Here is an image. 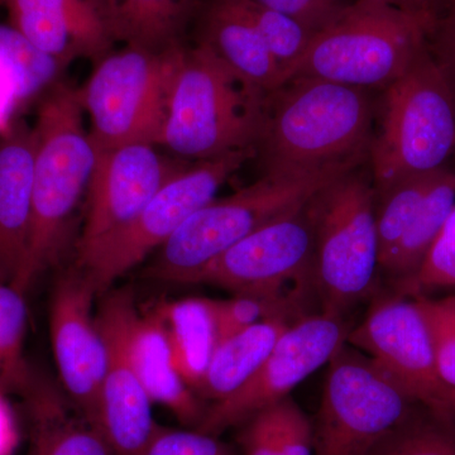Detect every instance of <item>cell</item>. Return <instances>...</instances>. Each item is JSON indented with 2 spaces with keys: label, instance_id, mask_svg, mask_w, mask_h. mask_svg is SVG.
<instances>
[{
  "label": "cell",
  "instance_id": "20",
  "mask_svg": "<svg viewBox=\"0 0 455 455\" xmlns=\"http://www.w3.org/2000/svg\"><path fill=\"white\" fill-rule=\"evenodd\" d=\"M132 358L152 403L166 406L180 423L196 429L208 406L179 373L166 331L155 310L137 320Z\"/></svg>",
  "mask_w": 455,
  "mask_h": 455
},
{
  "label": "cell",
  "instance_id": "10",
  "mask_svg": "<svg viewBox=\"0 0 455 455\" xmlns=\"http://www.w3.org/2000/svg\"><path fill=\"white\" fill-rule=\"evenodd\" d=\"M253 156L254 149H243L193 161L170 179L133 223L80 268L92 280L97 295L109 291L119 277L156 252L188 217L215 199L227 180Z\"/></svg>",
  "mask_w": 455,
  "mask_h": 455
},
{
  "label": "cell",
  "instance_id": "36",
  "mask_svg": "<svg viewBox=\"0 0 455 455\" xmlns=\"http://www.w3.org/2000/svg\"><path fill=\"white\" fill-rule=\"evenodd\" d=\"M447 7L434 16L427 47L443 76L447 80L455 103V0H445Z\"/></svg>",
  "mask_w": 455,
  "mask_h": 455
},
{
  "label": "cell",
  "instance_id": "34",
  "mask_svg": "<svg viewBox=\"0 0 455 455\" xmlns=\"http://www.w3.org/2000/svg\"><path fill=\"white\" fill-rule=\"evenodd\" d=\"M439 287H455V206L406 289L418 293Z\"/></svg>",
  "mask_w": 455,
  "mask_h": 455
},
{
  "label": "cell",
  "instance_id": "33",
  "mask_svg": "<svg viewBox=\"0 0 455 455\" xmlns=\"http://www.w3.org/2000/svg\"><path fill=\"white\" fill-rule=\"evenodd\" d=\"M415 301L430 331L440 377L455 395V296L430 299L418 293Z\"/></svg>",
  "mask_w": 455,
  "mask_h": 455
},
{
  "label": "cell",
  "instance_id": "37",
  "mask_svg": "<svg viewBox=\"0 0 455 455\" xmlns=\"http://www.w3.org/2000/svg\"><path fill=\"white\" fill-rule=\"evenodd\" d=\"M252 2L293 17L315 33L328 25L344 7L340 0H252Z\"/></svg>",
  "mask_w": 455,
  "mask_h": 455
},
{
  "label": "cell",
  "instance_id": "30",
  "mask_svg": "<svg viewBox=\"0 0 455 455\" xmlns=\"http://www.w3.org/2000/svg\"><path fill=\"white\" fill-rule=\"evenodd\" d=\"M245 14L256 27L260 37L283 71V84L287 75L307 52L315 32L293 17L263 7L252 0H239Z\"/></svg>",
  "mask_w": 455,
  "mask_h": 455
},
{
  "label": "cell",
  "instance_id": "28",
  "mask_svg": "<svg viewBox=\"0 0 455 455\" xmlns=\"http://www.w3.org/2000/svg\"><path fill=\"white\" fill-rule=\"evenodd\" d=\"M438 171L400 180L381 193L376 194L379 269L388 262L398 242L411 226Z\"/></svg>",
  "mask_w": 455,
  "mask_h": 455
},
{
  "label": "cell",
  "instance_id": "25",
  "mask_svg": "<svg viewBox=\"0 0 455 455\" xmlns=\"http://www.w3.org/2000/svg\"><path fill=\"white\" fill-rule=\"evenodd\" d=\"M28 455H116L100 427L85 416L68 418L56 400L36 394L32 401Z\"/></svg>",
  "mask_w": 455,
  "mask_h": 455
},
{
  "label": "cell",
  "instance_id": "38",
  "mask_svg": "<svg viewBox=\"0 0 455 455\" xmlns=\"http://www.w3.org/2000/svg\"><path fill=\"white\" fill-rule=\"evenodd\" d=\"M18 444V429L13 411L0 391V455H12Z\"/></svg>",
  "mask_w": 455,
  "mask_h": 455
},
{
  "label": "cell",
  "instance_id": "21",
  "mask_svg": "<svg viewBox=\"0 0 455 455\" xmlns=\"http://www.w3.org/2000/svg\"><path fill=\"white\" fill-rule=\"evenodd\" d=\"M114 42L164 52L181 46L196 0H101Z\"/></svg>",
  "mask_w": 455,
  "mask_h": 455
},
{
  "label": "cell",
  "instance_id": "6",
  "mask_svg": "<svg viewBox=\"0 0 455 455\" xmlns=\"http://www.w3.org/2000/svg\"><path fill=\"white\" fill-rule=\"evenodd\" d=\"M385 90L381 127L368 149L376 194L443 169L455 149L454 98L429 47Z\"/></svg>",
  "mask_w": 455,
  "mask_h": 455
},
{
  "label": "cell",
  "instance_id": "3",
  "mask_svg": "<svg viewBox=\"0 0 455 455\" xmlns=\"http://www.w3.org/2000/svg\"><path fill=\"white\" fill-rule=\"evenodd\" d=\"M267 95L239 79L205 44L182 47L158 147L187 161L254 149Z\"/></svg>",
  "mask_w": 455,
  "mask_h": 455
},
{
  "label": "cell",
  "instance_id": "12",
  "mask_svg": "<svg viewBox=\"0 0 455 455\" xmlns=\"http://www.w3.org/2000/svg\"><path fill=\"white\" fill-rule=\"evenodd\" d=\"M347 343L372 359L416 403L455 424V395L440 377L430 331L415 299L377 302L350 329Z\"/></svg>",
  "mask_w": 455,
  "mask_h": 455
},
{
  "label": "cell",
  "instance_id": "35",
  "mask_svg": "<svg viewBox=\"0 0 455 455\" xmlns=\"http://www.w3.org/2000/svg\"><path fill=\"white\" fill-rule=\"evenodd\" d=\"M142 455H236L218 436L199 430L160 427Z\"/></svg>",
  "mask_w": 455,
  "mask_h": 455
},
{
  "label": "cell",
  "instance_id": "24",
  "mask_svg": "<svg viewBox=\"0 0 455 455\" xmlns=\"http://www.w3.org/2000/svg\"><path fill=\"white\" fill-rule=\"evenodd\" d=\"M454 206L455 172L443 167L435 173L411 226L382 267V271L403 283V289L414 280Z\"/></svg>",
  "mask_w": 455,
  "mask_h": 455
},
{
  "label": "cell",
  "instance_id": "16",
  "mask_svg": "<svg viewBox=\"0 0 455 455\" xmlns=\"http://www.w3.org/2000/svg\"><path fill=\"white\" fill-rule=\"evenodd\" d=\"M95 296L97 290L83 269L75 266L66 272L53 290L50 331L65 390L82 415L98 425L107 350L92 315Z\"/></svg>",
  "mask_w": 455,
  "mask_h": 455
},
{
  "label": "cell",
  "instance_id": "40",
  "mask_svg": "<svg viewBox=\"0 0 455 455\" xmlns=\"http://www.w3.org/2000/svg\"><path fill=\"white\" fill-rule=\"evenodd\" d=\"M440 2H445V0H434V5H435V11L436 8H438V3Z\"/></svg>",
  "mask_w": 455,
  "mask_h": 455
},
{
  "label": "cell",
  "instance_id": "19",
  "mask_svg": "<svg viewBox=\"0 0 455 455\" xmlns=\"http://www.w3.org/2000/svg\"><path fill=\"white\" fill-rule=\"evenodd\" d=\"M199 44L211 49L239 79L266 94L283 84L280 66L239 0H212Z\"/></svg>",
  "mask_w": 455,
  "mask_h": 455
},
{
  "label": "cell",
  "instance_id": "26",
  "mask_svg": "<svg viewBox=\"0 0 455 455\" xmlns=\"http://www.w3.org/2000/svg\"><path fill=\"white\" fill-rule=\"evenodd\" d=\"M238 442L243 455H314L313 424L287 397L244 421Z\"/></svg>",
  "mask_w": 455,
  "mask_h": 455
},
{
  "label": "cell",
  "instance_id": "27",
  "mask_svg": "<svg viewBox=\"0 0 455 455\" xmlns=\"http://www.w3.org/2000/svg\"><path fill=\"white\" fill-rule=\"evenodd\" d=\"M64 66L41 52L13 27L0 25V71L18 103L55 85Z\"/></svg>",
  "mask_w": 455,
  "mask_h": 455
},
{
  "label": "cell",
  "instance_id": "7",
  "mask_svg": "<svg viewBox=\"0 0 455 455\" xmlns=\"http://www.w3.org/2000/svg\"><path fill=\"white\" fill-rule=\"evenodd\" d=\"M314 228V276L323 313L343 315L372 291L379 269L376 190L355 170L307 203Z\"/></svg>",
  "mask_w": 455,
  "mask_h": 455
},
{
  "label": "cell",
  "instance_id": "18",
  "mask_svg": "<svg viewBox=\"0 0 455 455\" xmlns=\"http://www.w3.org/2000/svg\"><path fill=\"white\" fill-rule=\"evenodd\" d=\"M36 136L25 122L0 139V281L13 283L25 259L32 218Z\"/></svg>",
  "mask_w": 455,
  "mask_h": 455
},
{
  "label": "cell",
  "instance_id": "23",
  "mask_svg": "<svg viewBox=\"0 0 455 455\" xmlns=\"http://www.w3.org/2000/svg\"><path fill=\"white\" fill-rule=\"evenodd\" d=\"M155 313L166 331L179 373L196 394L218 344L212 300L188 298L164 302Z\"/></svg>",
  "mask_w": 455,
  "mask_h": 455
},
{
  "label": "cell",
  "instance_id": "4",
  "mask_svg": "<svg viewBox=\"0 0 455 455\" xmlns=\"http://www.w3.org/2000/svg\"><path fill=\"white\" fill-rule=\"evenodd\" d=\"M344 164L323 169L266 172L232 196L212 199L188 217L147 266L146 276L191 283L228 248L259 228L305 205L329 184L357 169Z\"/></svg>",
  "mask_w": 455,
  "mask_h": 455
},
{
  "label": "cell",
  "instance_id": "2",
  "mask_svg": "<svg viewBox=\"0 0 455 455\" xmlns=\"http://www.w3.org/2000/svg\"><path fill=\"white\" fill-rule=\"evenodd\" d=\"M33 170L32 218L25 259L12 286L23 295L64 251L71 223L97 166L76 89L57 82L41 99Z\"/></svg>",
  "mask_w": 455,
  "mask_h": 455
},
{
  "label": "cell",
  "instance_id": "15",
  "mask_svg": "<svg viewBox=\"0 0 455 455\" xmlns=\"http://www.w3.org/2000/svg\"><path fill=\"white\" fill-rule=\"evenodd\" d=\"M307 203L228 248L191 283L212 284L233 293L284 296V284L314 274L315 244Z\"/></svg>",
  "mask_w": 455,
  "mask_h": 455
},
{
  "label": "cell",
  "instance_id": "17",
  "mask_svg": "<svg viewBox=\"0 0 455 455\" xmlns=\"http://www.w3.org/2000/svg\"><path fill=\"white\" fill-rule=\"evenodd\" d=\"M9 22L36 49L66 68L85 57L97 64L114 40L101 0H0Z\"/></svg>",
  "mask_w": 455,
  "mask_h": 455
},
{
  "label": "cell",
  "instance_id": "22",
  "mask_svg": "<svg viewBox=\"0 0 455 455\" xmlns=\"http://www.w3.org/2000/svg\"><path fill=\"white\" fill-rule=\"evenodd\" d=\"M289 326L286 317H271L220 341L197 396L214 403L238 391L259 370Z\"/></svg>",
  "mask_w": 455,
  "mask_h": 455
},
{
  "label": "cell",
  "instance_id": "29",
  "mask_svg": "<svg viewBox=\"0 0 455 455\" xmlns=\"http://www.w3.org/2000/svg\"><path fill=\"white\" fill-rule=\"evenodd\" d=\"M25 295L0 281V391H28L29 371L25 353Z\"/></svg>",
  "mask_w": 455,
  "mask_h": 455
},
{
  "label": "cell",
  "instance_id": "13",
  "mask_svg": "<svg viewBox=\"0 0 455 455\" xmlns=\"http://www.w3.org/2000/svg\"><path fill=\"white\" fill-rule=\"evenodd\" d=\"M149 143L99 152L88 188L85 223L76 244V266L86 267L133 223L161 188L193 161L171 158Z\"/></svg>",
  "mask_w": 455,
  "mask_h": 455
},
{
  "label": "cell",
  "instance_id": "32",
  "mask_svg": "<svg viewBox=\"0 0 455 455\" xmlns=\"http://www.w3.org/2000/svg\"><path fill=\"white\" fill-rule=\"evenodd\" d=\"M218 343L271 317H286L289 299L286 296L235 293L227 300H212Z\"/></svg>",
  "mask_w": 455,
  "mask_h": 455
},
{
  "label": "cell",
  "instance_id": "9",
  "mask_svg": "<svg viewBox=\"0 0 455 455\" xmlns=\"http://www.w3.org/2000/svg\"><path fill=\"white\" fill-rule=\"evenodd\" d=\"M346 344L329 362L313 425L314 455H370L386 435L424 407L372 359Z\"/></svg>",
  "mask_w": 455,
  "mask_h": 455
},
{
  "label": "cell",
  "instance_id": "11",
  "mask_svg": "<svg viewBox=\"0 0 455 455\" xmlns=\"http://www.w3.org/2000/svg\"><path fill=\"white\" fill-rule=\"evenodd\" d=\"M349 331L343 317L324 313L290 325L252 379L235 394L208 406L196 430L220 436L290 397L296 386L331 362L347 343Z\"/></svg>",
  "mask_w": 455,
  "mask_h": 455
},
{
  "label": "cell",
  "instance_id": "5",
  "mask_svg": "<svg viewBox=\"0 0 455 455\" xmlns=\"http://www.w3.org/2000/svg\"><path fill=\"white\" fill-rule=\"evenodd\" d=\"M433 20L434 14L383 0L344 5L314 35L286 82L314 77L363 90L387 88L427 49Z\"/></svg>",
  "mask_w": 455,
  "mask_h": 455
},
{
  "label": "cell",
  "instance_id": "31",
  "mask_svg": "<svg viewBox=\"0 0 455 455\" xmlns=\"http://www.w3.org/2000/svg\"><path fill=\"white\" fill-rule=\"evenodd\" d=\"M370 455H455V424L421 407Z\"/></svg>",
  "mask_w": 455,
  "mask_h": 455
},
{
  "label": "cell",
  "instance_id": "8",
  "mask_svg": "<svg viewBox=\"0 0 455 455\" xmlns=\"http://www.w3.org/2000/svg\"><path fill=\"white\" fill-rule=\"evenodd\" d=\"M182 47L154 52L125 46L99 60L89 79L76 89L98 152L133 143L158 147Z\"/></svg>",
  "mask_w": 455,
  "mask_h": 455
},
{
  "label": "cell",
  "instance_id": "14",
  "mask_svg": "<svg viewBox=\"0 0 455 455\" xmlns=\"http://www.w3.org/2000/svg\"><path fill=\"white\" fill-rule=\"evenodd\" d=\"M139 317L130 289L108 293L95 315L107 350L98 425L116 455H142L160 427L132 358Z\"/></svg>",
  "mask_w": 455,
  "mask_h": 455
},
{
  "label": "cell",
  "instance_id": "1",
  "mask_svg": "<svg viewBox=\"0 0 455 455\" xmlns=\"http://www.w3.org/2000/svg\"><path fill=\"white\" fill-rule=\"evenodd\" d=\"M368 90L296 77L266 99L254 154L266 172H291L355 164L372 140Z\"/></svg>",
  "mask_w": 455,
  "mask_h": 455
},
{
  "label": "cell",
  "instance_id": "39",
  "mask_svg": "<svg viewBox=\"0 0 455 455\" xmlns=\"http://www.w3.org/2000/svg\"><path fill=\"white\" fill-rule=\"evenodd\" d=\"M383 2L390 3L398 8L407 9V11L421 12V13L435 16L434 0H383Z\"/></svg>",
  "mask_w": 455,
  "mask_h": 455
}]
</instances>
